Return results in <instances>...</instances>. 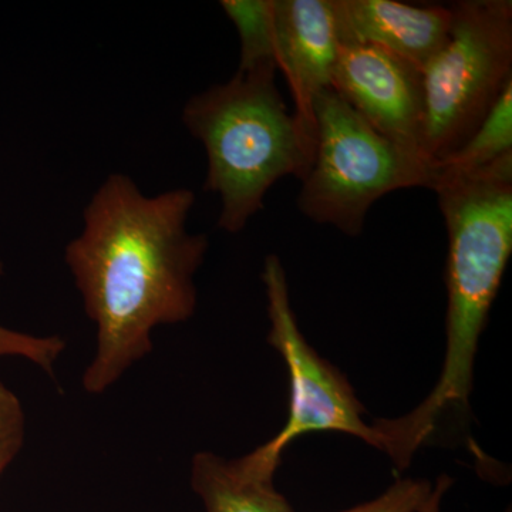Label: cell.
I'll list each match as a JSON object with an SVG mask.
<instances>
[{
    "mask_svg": "<svg viewBox=\"0 0 512 512\" xmlns=\"http://www.w3.org/2000/svg\"><path fill=\"white\" fill-rule=\"evenodd\" d=\"M431 190L447 228L443 369L412 412L377 419L380 451L404 470L447 413L470 407L478 342L512 254V153L468 173H436Z\"/></svg>",
    "mask_w": 512,
    "mask_h": 512,
    "instance_id": "2",
    "label": "cell"
},
{
    "mask_svg": "<svg viewBox=\"0 0 512 512\" xmlns=\"http://www.w3.org/2000/svg\"><path fill=\"white\" fill-rule=\"evenodd\" d=\"M26 419L16 394L0 382V477L25 443Z\"/></svg>",
    "mask_w": 512,
    "mask_h": 512,
    "instance_id": "15",
    "label": "cell"
},
{
    "mask_svg": "<svg viewBox=\"0 0 512 512\" xmlns=\"http://www.w3.org/2000/svg\"><path fill=\"white\" fill-rule=\"evenodd\" d=\"M433 487L430 481L402 478L375 500L342 512H419L433 493Z\"/></svg>",
    "mask_w": 512,
    "mask_h": 512,
    "instance_id": "14",
    "label": "cell"
},
{
    "mask_svg": "<svg viewBox=\"0 0 512 512\" xmlns=\"http://www.w3.org/2000/svg\"><path fill=\"white\" fill-rule=\"evenodd\" d=\"M276 67L284 74L295 104L296 123L316 146L313 103L332 89L340 43L333 0H274Z\"/></svg>",
    "mask_w": 512,
    "mask_h": 512,
    "instance_id": "8",
    "label": "cell"
},
{
    "mask_svg": "<svg viewBox=\"0 0 512 512\" xmlns=\"http://www.w3.org/2000/svg\"><path fill=\"white\" fill-rule=\"evenodd\" d=\"M446 45L421 70V153L436 165L463 146L512 83L511 0L450 5Z\"/></svg>",
    "mask_w": 512,
    "mask_h": 512,
    "instance_id": "5",
    "label": "cell"
},
{
    "mask_svg": "<svg viewBox=\"0 0 512 512\" xmlns=\"http://www.w3.org/2000/svg\"><path fill=\"white\" fill-rule=\"evenodd\" d=\"M194 202L188 188L147 197L130 177L113 174L87 204L64 255L97 329L87 393L106 392L151 353L158 326L194 315V276L210 247L207 235L188 231Z\"/></svg>",
    "mask_w": 512,
    "mask_h": 512,
    "instance_id": "1",
    "label": "cell"
},
{
    "mask_svg": "<svg viewBox=\"0 0 512 512\" xmlns=\"http://www.w3.org/2000/svg\"><path fill=\"white\" fill-rule=\"evenodd\" d=\"M512 153V83L471 137L451 156L434 165L436 173H468Z\"/></svg>",
    "mask_w": 512,
    "mask_h": 512,
    "instance_id": "11",
    "label": "cell"
},
{
    "mask_svg": "<svg viewBox=\"0 0 512 512\" xmlns=\"http://www.w3.org/2000/svg\"><path fill=\"white\" fill-rule=\"evenodd\" d=\"M0 272H2V266H0Z\"/></svg>",
    "mask_w": 512,
    "mask_h": 512,
    "instance_id": "17",
    "label": "cell"
},
{
    "mask_svg": "<svg viewBox=\"0 0 512 512\" xmlns=\"http://www.w3.org/2000/svg\"><path fill=\"white\" fill-rule=\"evenodd\" d=\"M342 43L379 47L419 70L450 35V6H414L396 0H333Z\"/></svg>",
    "mask_w": 512,
    "mask_h": 512,
    "instance_id": "9",
    "label": "cell"
},
{
    "mask_svg": "<svg viewBox=\"0 0 512 512\" xmlns=\"http://www.w3.org/2000/svg\"><path fill=\"white\" fill-rule=\"evenodd\" d=\"M313 114L315 154L298 195L309 220L357 237L384 195L433 187V164L377 133L335 90L316 96Z\"/></svg>",
    "mask_w": 512,
    "mask_h": 512,
    "instance_id": "4",
    "label": "cell"
},
{
    "mask_svg": "<svg viewBox=\"0 0 512 512\" xmlns=\"http://www.w3.org/2000/svg\"><path fill=\"white\" fill-rule=\"evenodd\" d=\"M265 285L271 322L268 343L282 356L289 375V414L284 429L247 454L259 470L275 476L282 453L292 441L308 433L349 434L379 450V437L363 420L365 407L348 379L318 355L302 335L292 311L284 265L276 255L265 258Z\"/></svg>",
    "mask_w": 512,
    "mask_h": 512,
    "instance_id": "6",
    "label": "cell"
},
{
    "mask_svg": "<svg viewBox=\"0 0 512 512\" xmlns=\"http://www.w3.org/2000/svg\"><path fill=\"white\" fill-rule=\"evenodd\" d=\"M66 343L59 336L25 335L0 326V356H22L42 367L47 373H53L59 356Z\"/></svg>",
    "mask_w": 512,
    "mask_h": 512,
    "instance_id": "13",
    "label": "cell"
},
{
    "mask_svg": "<svg viewBox=\"0 0 512 512\" xmlns=\"http://www.w3.org/2000/svg\"><path fill=\"white\" fill-rule=\"evenodd\" d=\"M332 89L377 133L423 157V77L413 64L376 46L340 43Z\"/></svg>",
    "mask_w": 512,
    "mask_h": 512,
    "instance_id": "7",
    "label": "cell"
},
{
    "mask_svg": "<svg viewBox=\"0 0 512 512\" xmlns=\"http://www.w3.org/2000/svg\"><path fill=\"white\" fill-rule=\"evenodd\" d=\"M191 487L205 512H293L291 504L266 476L248 463L200 451L192 458Z\"/></svg>",
    "mask_w": 512,
    "mask_h": 512,
    "instance_id": "10",
    "label": "cell"
},
{
    "mask_svg": "<svg viewBox=\"0 0 512 512\" xmlns=\"http://www.w3.org/2000/svg\"><path fill=\"white\" fill-rule=\"evenodd\" d=\"M451 484H453V481L446 474L437 478L436 484L433 487V493H431L429 500L421 507L419 512H440L444 495L450 490Z\"/></svg>",
    "mask_w": 512,
    "mask_h": 512,
    "instance_id": "16",
    "label": "cell"
},
{
    "mask_svg": "<svg viewBox=\"0 0 512 512\" xmlns=\"http://www.w3.org/2000/svg\"><path fill=\"white\" fill-rule=\"evenodd\" d=\"M221 8L241 43L238 72L276 67L274 0H222Z\"/></svg>",
    "mask_w": 512,
    "mask_h": 512,
    "instance_id": "12",
    "label": "cell"
},
{
    "mask_svg": "<svg viewBox=\"0 0 512 512\" xmlns=\"http://www.w3.org/2000/svg\"><path fill=\"white\" fill-rule=\"evenodd\" d=\"M276 67L238 72L187 101L183 123L207 153L205 191L221 200L218 227L238 234L286 175L305 180L315 147L276 86Z\"/></svg>",
    "mask_w": 512,
    "mask_h": 512,
    "instance_id": "3",
    "label": "cell"
}]
</instances>
